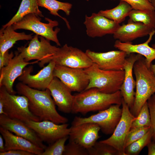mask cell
<instances>
[{"instance_id": "obj_6", "label": "cell", "mask_w": 155, "mask_h": 155, "mask_svg": "<svg viewBox=\"0 0 155 155\" xmlns=\"http://www.w3.org/2000/svg\"><path fill=\"white\" fill-rule=\"evenodd\" d=\"M36 34L31 40L27 47L22 46L18 48V51L25 61L29 62L32 60L40 61L39 66L44 67L52 60L53 56L59 47L51 45L49 40L44 37Z\"/></svg>"}, {"instance_id": "obj_20", "label": "cell", "mask_w": 155, "mask_h": 155, "mask_svg": "<svg viewBox=\"0 0 155 155\" xmlns=\"http://www.w3.org/2000/svg\"><path fill=\"white\" fill-rule=\"evenodd\" d=\"M48 88L58 110L65 113H71L74 96L61 80L54 77Z\"/></svg>"}, {"instance_id": "obj_40", "label": "cell", "mask_w": 155, "mask_h": 155, "mask_svg": "<svg viewBox=\"0 0 155 155\" xmlns=\"http://www.w3.org/2000/svg\"><path fill=\"white\" fill-rule=\"evenodd\" d=\"M4 140L2 135H0V152H5Z\"/></svg>"}, {"instance_id": "obj_33", "label": "cell", "mask_w": 155, "mask_h": 155, "mask_svg": "<svg viewBox=\"0 0 155 155\" xmlns=\"http://www.w3.org/2000/svg\"><path fill=\"white\" fill-rule=\"evenodd\" d=\"M64 155H88L87 149L75 142L69 140L65 145Z\"/></svg>"}, {"instance_id": "obj_39", "label": "cell", "mask_w": 155, "mask_h": 155, "mask_svg": "<svg viewBox=\"0 0 155 155\" xmlns=\"http://www.w3.org/2000/svg\"><path fill=\"white\" fill-rule=\"evenodd\" d=\"M148 155H155V142L151 141L147 145Z\"/></svg>"}, {"instance_id": "obj_5", "label": "cell", "mask_w": 155, "mask_h": 155, "mask_svg": "<svg viewBox=\"0 0 155 155\" xmlns=\"http://www.w3.org/2000/svg\"><path fill=\"white\" fill-rule=\"evenodd\" d=\"M0 102L3 104L5 115L10 118L24 122L30 121H40L30 111L28 100L24 96L10 94L4 86H1Z\"/></svg>"}, {"instance_id": "obj_10", "label": "cell", "mask_w": 155, "mask_h": 155, "mask_svg": "<svg viewBox=\"0 0 155 155\" xmlns=\"http://www.w3.org/2000/svg\"><path fill=\"white\" fill-rule=\"evenodd\" d=\"M54 77L58 78L71 91L81 92L86 89L89 82L88 77L82 68L56 65Z\"/></svg>"}, {"instance_id": "obj_1", "label": "cell", "mask_w": 155, "mask_h": 155, "mask_svg": "<svg viewBox=\"0 0 155 155\" xmlns=\"http://www.w3.org/2000/svg\"><path fill=\"white\" fill-rule=\"evenodd\" d=\"M17 93L26 97L30 111L40 121L49 120L57 124L67 123L68 119L57 111L49 90H39L31 88L20 82L16 85Z\"/></svg>"}, {"instance_id": "obj_27", "label": "cell", "mask_w": 155, "mask_h": 155, "mask_svg": "<svg viewBox=\"0 0 155 155\" xmlns=\"http://www.w3.org/2000/svg\"><path fill=\"white\" fill-rule=\"evenodd\" d=\"M38 5L47 9L51 14L57 16L61 18L65 22L68 29H71L69 22L65 18L60 15L58 12L60 10L64 11L67 16L69 15L72 7L71 3L61 2L56 0H37Z\"/></svg>"}, {"instance_id": "obj_7", "label": "cell", "mask_w": 155, "mask_h": 155, "mask_svg": "<svg viewBox=\"0 0 155 155\" xmlns=\"http://www.w3.org/2000/svg\"><path fill=\"white\" fill-rule=\"evenodd\" d=\"M45 19L48 22V23L41 22L40 18L35 13H30L12 26L15 30L22 29L31 31L49 41L54 42L57 45L60 46L57 37L60 29L56 28L55 30H53L54 27L58 25V22L47 18H45Z\"/></svg>"}, {"instance_id": "obj_2", "label": "cell", "mask_w": 155, "mask_h": 155, "mask_svg": "<svg viewBox=\"0 0 155 155\" xmlns=\"http://www.w3.org/2000/svg\"><path fill=\"white\" fill-rule=\"evenodd\" d=\"M71 113L85 114L91 111L106 109L114 104L121 105L120 90L111 94L100 92L96 88L85 90L74 95Z\"/></svg>"}, {"instance_id": "obj_41", "label": "cell", "mask_w": 155, "mask_h": 155, "mask_svg": "<svg viewBox=\"0 0 155 155\" xmlns=\"http://www.w3.org/2000/svg\"><path fill=\"white\" fill-rule=\"evenodd\" d=\"M150 69L151 72L155 77V64H151L150 67Z\"/></svg>"}, {"instance_id": "obj_44", "label": "cell", "mask_w": 155, "mask_h": 155, "mask_svg": "<svg viewBox=\"0 0 155 155\" xmlns=\"http://www.w3.org/2000/svg\"><path fill=\"white\" fill-rule=\"evenodd\" d=\"M86 0V1H89V0Z\"/></svg>"}, {"instance_id": "obj_34", "label": "cell", "mask_w": 155, "mask_h": 155, "mask_svg": "<svg viewBox=\"0 0 155 155\" xmlns=\"http://www.w3.org/2000/svg\"><path fill=\"white\" fill-rule=\"evenodd\" d=\"M150 127L131 129L126 140L125 148L132 143L143 137L148 131Z\"/></svg>"}, {"instance_id": "obj_17", "label": "cell", "mask_w": 155, "mask_h": 155, "mask_svg": "<svg viewBox=\"0 0 155 155\" xmlns=\"http://www.w3.org/2000/svg\"><path fill=\"white\" fill-rule=\"evenodd\" d=\"M70 128L69 140L75 142L87 149L92 147L100 138V130L97 124L85 123L72 125Z\"/></svg>"}, {"instance_id": "obj_35", "label": "cell", "mask_w": 155, "mask_h": 155, "mask_svg": "<svg viewBox=\"0 0 155 155\" xmlns=\"http://www.w3.org/2000/svg\"><path fill=\"white\" fill-rule=\"evenodd\" d=\"M116 1L118 0H111ZM129 4L133 9L139 10H154L155 9L149 0H119Z\"/></svg>"}, {"instance_id": "obj_13", "label": "cell", "mask_w": 155, "mask_h": 155, "mask_svg": "<svg viewBox=\"0 0 155 155\" xmlns=\"http://www.w3.org/2000/svg\"><path fill=\"white\" fill-rule=\"evenodd\" d=\"M56 65L53 61L35 75H32L33 67H25L18 78L20 82L35 89L44 90L48 88L54 78L53 71Z\"/></svg>"}, {"instance_id": "obj_8", "label": "cell", "mask_w": 155, "mask_h": 155, "mask_svg": "<svg viewBox=\"0 0 155 155\" xmlns=\"http://www.w3.org/2000/svg\"><path fill=\"white\" fill-rule=\"evenodd\" d=\"M121 105L114 104L108 108L99 111L97 113L87 117L75 116L71 123L72 125H77L85 123L98 125L104 133H113L121 118L122 113Z\"/></svg>"}, {"instance_id": "obj_29", "label": "cell", "mask_w": 155, "mask_h": 155, "mask_svg": "<svg viewBox=\"0 0 155 155\" xmlns=\"http://www.w3.org/2000/svg\"><path fill=\"white\" fill-rule=\"evenodd\" d=\"M152 130L150 128L142 138L132 143L125 149L126 155H138L143 149L152 141Z\"/></svg>"}, {"instance_id": "obj_24", "label": "cell", "mask_w": 155, "mask_h": 155, "mask_svg": "<svg viewBox=\"0 0 155 155\" xmlns=\"http://www.w3.org/2000/svg\"><path fill=\"white\" fill-rule=\"evenodd\" d=\"M12 26L2 28L0 30V54H3L13 46L18 41L31 40L32 34H26L24 32L15 31Z\"/></svg>"}, {"instance_id": "obj_18", "label": "cell", "mask_w": 155, "mask_h": 155, "mask_svg": "<svg viewBox=\"0 0 155 155\" xmlns=\"http://www.w3.org/2000/svg\"><path fill=\"white\" fill-rule=\"evenodd\" d=\"M0 126L15 135L24 138L44 150L46 146L36 132L20 120L0 115Z\"/></svg>"}, {"instance_id": "obj_31", "label": "cell", "mask_w": 155, "mask_h": 155, "mask_svg": "<svg viewBox=\"0 0 155 155\" xmlns=\"http://www.w3.org/2000/svg\"><path fill=\"white\" fill-rule=\"evenodd\" d=\"M150 126V116L147 102L142 106L136 119L133 122L131 129Z\"/></svg>"}, {"instance_id": "obj_23", "label": "cell", "mask_w": 155, "mask_h": 155, "mask_svg": "<svg viewBox=\"0 0 155 155\" xmlns=\"http://www.w3.org/2000/svg\"><path fill=\"white\" fill-rule=\"evenodd\" d=\"M155 34V29L150 34L148 38L145 42L139 44H133L131 42H123L117 40L114 47L125 52L128 55L131 53H136L144 56L146 65L150 68L152 61L155 59V49L150 47L149 44Z\"/></svg>"}, {"instance_id": "obj_36", "label": "cell", "mask_w": 155, "mask_h": 155, "mask_svg": "<svg viewBox=\"0 0 155 155\" xmlns=\"http://www.w3.org/2000/svg\"><path fill=\"white\" fill-rule=\"evenodd\" d=\"M151 119L150 128L152 130V141L155 142V93L147 101Z\"/></svg>"}, {"instance_id": "obj_12", "label": "cell", "mask_w": 155, "mask_h": 155, "mask_svg": "<svg viewBox=\"0 0 155 155\" xmlns=\"http://www.w3.org/2000/svg\"><path fill=\"white\" fill-rule=\"evenodd\" d=\"M24 123L34 130L43 142L49 145L61 138L69 136L70 131L67 123L57 124L49 120Z\"/></svg>"}, {"instance_id": "obj_32", "label": "cell", "mask_w": 155, "mask_h": 155, "mask_svg": "<svg viewBox=\"0 0 155 155\" xmlns=\"http://www.w3.org/2000/svg\"><path fill=\"white\" fill-rule=\"evenodd\" d=\"M69 136L61 138L49 145L44 150L41 155H62L65 149V144Z\"/></svg>"}, {"instance_id": "obj_9", "label": "cell", "mask_w": 155, "mask_h": 155, "mask_svg": "<svg viewBox=\"0 0 155 155\" xmlns=\"http://www.w3.org/2000/svg\"><path fill=\"white\" fill-rule=\"evenodd\" d=\"M121 105L122 116L111 136L100 141L113 146L120 152L121 155H126L125 152L126 140L132 123L136 117L132 114L123 98Z\"/></svg>"}, {"instance_id": "obj_38", "label": "cell", "mask_w": 155, "mask_h": 155, "mask_svg": "<svg viewBox=\"0 0 155 155\" xmlns=\"http://www.w3.org/2000/svg\"><path fill=\"white\" fill-rule=\"evenodd\" d=\"M33 153L21 150H11L0 152V155H34Z\"/></svg>"}, {"instance_id": "obj_30", "label": "cell", "mask_w": 155, "mask_h": 155, "mask_svg": "<svg viewBox=\"0 0 155 155\" xmlns=\"http://www.w3.org/2000/svg\"><path fill=\"white\" fill-rule=\"evenodd\" d=\"M87 150L88 155H121L120 152L114 148L100 141H97Z\"/></svg>"}, {"instance_id": "obj_11", "label": "cell", "mask_w": 155, "mask_h": 155, "mask_svg": "<svg viewBox=\"0 0 155 155\" xmlns=\"http://www.w3.org/2000/svg\"><path fill=\"white\" fill-rule=\"evenodd\" d=\"M51 61L56 65L83 69L90 67L93 63L86 52L67 44L58 48Z\"/></svg>"}, {"instance_id": "obj_21", "label": "cell", "mask_w": 155, "mask_h": 155, "mask_svg": "<svg viewBox=\"0 0 155 155\" xmlns=\"http://www.w3.org/2000/svg\"><path fill=\"white\" fill-rule=\"evenodd\" d=\"M155 29L140 22L130 19L126 24L120 26L113 34V37L122 42H131L139 38L149 35Z\"/></svg>"}, {"instance_id": "obj_16", "label": "cell", "mask_w": 155, "mask_h": 155, "mask_svg": "<svg viewBox=\"0 0 155 155\" xmlns=\"http://www.w3.org/2000/svg\"><path fill=\"white\" fill-rule=\"evenodd\" d=\"M84 24L87 34L92 38L113 34L120 26L114 21L96 13H92L90 16L86 15Z\"/></svg>"}, {"instance_id": "obj_14", "label": "cell", "mask_w": 155, "mask_h": 155, "mask_svg": "<svg viewBox=\"0 0 155 155\" xmlns=\"http://www.w3.org/2000/svg\"><path fill=\"white\" fill-rule=\"evenodd\" d=\"M38 61L26 62L18 51H16L15 56L9 64L0 70V87L4 86L9 93L16 94L17 92L13 88L16 79L21 75L26 66Z\"/></svg>"}, {"instance_id": "obj_42", "label": "cell", "mask_w": 155, "mask_h": 155, "mask_svg": "<svg viewBox=\"0 0 155 155\" xmlns=\"http://www.w3.org/2000/svg\"><path fill=\"white\" fill-rule=\"evenodd\" d=\"M149 1L155 9V0H149Z\"/></svg>"}, {"instance_id": "obj_25", "label": "cell", "mask_w": 155, "mask_h": 155, "mask_svg": "<svg viewBox=\"0 0 155 155\" xmlns=\"http://www.w3.org/2000/svg\"><path fill=\"white\" fill-rule=\"evenodd\" d=\"M38 6L37 0H22L16 14L9 22L3 25V27L5 28L12 25L29 14L35 13L40 17H44Z\"/></svg>"}, {"instance_id": "obj_3", "label": "cell", "mask_w": 155, "mask_h": 155, "mask_svg": "<svg viewBox=\"0 0 155 155\" xmlns=\"http://www.w3.org/2000/svg\"><path fill=\"white\" fill-rule=\"evenodd\" d=\"M133 69L136 90L134 103L130 111L136 117L143 105L155 93V77L147 65L145 58L142 55L134 63Z\"/></svg>"}, {"instance_id": "obj_37", "label": "cell", "mask_w": 155, "mask_h": 155, "mask_svg": "<svg viewBox=\"0 0 155 155\" xmlns=\"http://www.w3.org/2000/svg\"><path fill=\"white\" fill-rule=\"evenodd\" d=\"M14 57L13 53H9V50L3 54H0V70L2 68L7 65Z\"/></svg>"}, {"instance_id": "obj_26", "label": "cell", "mask_w": 155, "mask_h": 155, "mask_svg": "<svg viewBox=\"0 0 155 155\" xmlns=\"http://www.w3.org/2000/svg\"><path fill=\"white\" fill-rule=\"evenodd\" d=\"M133 9L127 2L120 1L116 7L110 9L100 10L98 13L119 24L129 16Z\"/></svg>"}, {"instance_id": "obj_43", "label": "cell", "mask_w": 155, "mask_h": 155, "mask_svg": "<svg viewBox=\"0 0 155 155\" xmlns=\"http://www.w3.org/2000/svg\"><path fill=\"white\" fill-rule=\"evenodd\" d=\"M152 47L155 49V43L152 45Z\"/></svg>"}, {"instance_id": "obj_22", "label": "cell", "mask_w": 155, "mask_h": 155, "mask_svg": "<svg viewBox=\"0 0 155 155\" xmlns=\"http://www.w3.org/2000/svg\"><path fill=\"white\" fill-rule=\"evenodd\" d=\"M0 132L5 142V151L11 150H21L31 152L34 155H41L44 149L28 140L14 135L0 127Z\"/></svg>"}, {"instance_id": "obj_45", "label": "cell", "mask_w": 155, "mask_h": 155, "mask_svg": "<svg viewBox=\"0 0 155 155\" xmlns=\"http://www.w3.org/2000/svg\"></svg>"}, {"instance_id": "obj_28", "label": "cell", "mask_w": 155, "mask_h": 155, "mask_svg": "<svg viewBox=\"0 0 155 155\" xmlns=\"http://www.w3.org/2000/svg\"><path fill=\"white\" fill-rule=\"evenodd\" d=\"M129 16L133 22L142 23L155 29V10L133 9Z\"/></svg>"}, {"instance_id": "obj_15", "label": "cell", "mask_w": 155, "mask_h": 155, "mask_svg": "<svg viewBox=\"0 0 155 155\" xmlns=\"http://www.w3.org/2000/svg\"><path fill=\"white\" fill-rule=\"evenodd\" d=\"M85 52L100 69L108 70H123L125 60L128 55L125 52L120 50L101 53L87 49Z\"/></svg>"}, {"instance_id": "obj_4", "label": "cell", "mask_w": 155, "mask_h": 155, "mask_svg": "<svg viewBox=\"0 0 155 155\" xmlns=\"http://www.w3.org/2000/svg\"><path fill=\"white\" fill-rule=\"evenodd\" d=\"M84 69L89 80L85 90L96 88L106 94L113 93L120 90L124 78V70H103L94 63L90 67Z\"/></svg>"}, {"instance_id": "obj_19", "label": "cell", "mask_w": 155, "mask_h": 155, "mask_svg": "<svg viewBox=\"0 0 155 155\" xmlns=\"http://www.w3.org/2000/svg\"><path fill=\"white\" fill-rule=\"evenodd\" d=\"M129 55L124 63L125 76L120 90L124 100L131 110L134 103L135 94L134 89L136 87V81L133 76V67L141 55L131 53Z\"/></svg>"}]
</instances>
